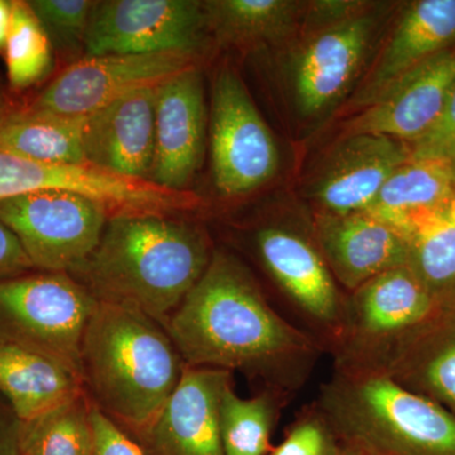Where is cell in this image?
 I'll return each instance as SVG.
<instances>
[{"label":"cell","mask_w":455,"mask_h":455,"mask_svg":"<svg viewBox=\"0 0 455 455\" xmlns=\"http://www.w3.org/2000/svg\"><path fill=\"white\" fill-rule=\"evenodd\" d=\"M9 89L25 92L49 75L52 46L25 0H12V20L4 50Z\"/></svg>","instance_id":"28"},{"label":"cell","mask_w":455,"mask_h":455,"mask_svg":"<svg viewBox=\"0 0 455 455\" xmlns=\"http://www.w3.org/2000/svg\"><path fill=\"white\" fill-rule=\"evenodd\" d=\"M290 398L262 390L253 397H241L235 381L227 386L220 401V435L226 455L271 453V433Z\"/></svg>","instance_id":"26"},{"label":"cell","mask_w":455,"mask_h":455,"mask_svg":"<svg viewBox=\"0 0 455 455\" xmlns=\"http://www.w3.org/2000/svg\"><path fill=\"white\" fill-rule=\"evenodd\" d=\"M35 271L20 239L0 221V280Z\"/></svg>","instance_id":"34"},{"label":"cell","mask_w":455,"mask_h":455,"mask_svg":"<svg viewBox=\"0 0 455 455\" xmlns=\"http://www.w3.org/2000/svg\"><path fill=\"white\" fill-rule=\"evenodd\" d=\"M411 157L449 158L455 149V84L439 118L424 136L409 143Z\"/></svg>","instance_id":"32"},{"label":"cell","mask_w":455,"mask_h":455,"mask_svg":"<svg viewBox=\"0 0 455 455\" xmlns=\"http://www.w3.org/2000/svg\"><path fill=\"white\" fill-rule=\"evenodd\" d=\"M451 163H453L454 169H455V149H454L453 155L451 156Z\"/></svg>","instance_id":"37"},{"label":"cell","mask_w":455,"mask_h":455,"mask_svg":"<svg viewBox=\"0 0 455 455\" xmlns=\"http://www.w3.org/2000/svg\"><path fill=\"white\" fill-rule=\"evenodd\" d=\"M438 307L407 266L371 278L347 293L334 367L383 370L397 344Z\"/></svg>","instance_id":"7"},{"label":"cell","mask_w":455,"mask_h":455,"mask_svg":"<svg viewBox=\"0 0 455 455\" xmlns=\"http://www.w3.org/2000/svg\"><path fill=\"white\" fill-rule=\"evenodd\" d=\"M20 421L4 398H0V455H22Z\"/></svg>","instance_id":"35"},{"label":"cell","mask_w":455,"mask_h":455,"mask_svg":"<svg viewBox=\"0 0 455 455\" xmlns=\"http://www.w3.org/2000/svg\"><path fill=\"white\" fill-rule=\"evenodd\" d=\"M164 328L188 367L244 373L290 400L324 353L272 307L247 266L223 250H214Z\"/></svg>","instance_id":"1"},{"label":"cell","mask_w":455,"mask_h":455,"mask_svg":"<svg viewBox=\"0 0 455 455\" xmlns=\"http://www.w3.org/2000/svg\"><path fill=\"white\" fill-rule=\"evenodd\" d=\"M407 267L438 307L455 302V197L410 226Z\"/></svg>","instance_id":"25"},{"label":"cell","mask_w":455,"mask_h":455,"mask_svg":"<svg viewBox=\"0 0 455 455\" xmlns=\"http://www.w3.org/2000/svg\"><path fill=\"white\" fill-rule=\"evenodd\" d=\"M339 440L319 407H305L271 455H341Z\"/></svg>","instance_id":"31"},{"label":"cell","mask_w":455,"mask_h":455,"mask_svg":"<svg viewBox=\"0 0 455 455\" xmlns=\"http://www.w3.org/2000/svg\"><path fill=\"white\" fill-rule=\"evenodd\" d=\"M156 98L157 88L140 90L85 116L88 164L148 181L155 155Z\"/></svg>","instance_id":"19"},{"label":"cell","mask_w":455,"mask_h":455,"mask_svg":"<svg viewBox=\"0 0 455 455\" xmlns=\"http://www.w3.org/2000/svg\"><path fill=\"white\" fill-rule=\"evenodd\" d=\"M12 20V0H0V52H4Z\"/></svg>","instance_id":"36"},{"label":"cell","mask_w":455,"mask_h":455,"mask_svg":"<svg viewBox=\"0 0 455 455\" xmlns=\"http://www.w3.org/2000/svg\"><path fill=\"white\" fill-rule=\"evenodd\" d=\"M110 215L97 200L42 190L0 202V221L17 235L37 271L70 275L94 252Z\"/></svg>","instance_id":"9"},{"label":"cell","mask_w":455,"mask_h":455,"mask_svg":"<svg viewBox=\"0 0 455 455\" xmlns=\"http://www.w3.org/2000/svg\"><path fill=\"white\" fill-rule=\"evenodd\" d=\"M311 233L335 281L347 293L407 263L405 233L368 212L337 215L315 211Z\"/></svg>","instance_id":"17"},{"label":"cell","mask_w":455,"mask_h":455,"mask_svg":"<svg viewBox=\"0 0 455 455\" xmlns=\"http://www.w3.org/2000/svg\"><path fill=\"white\" fill-rule=\"evenodd\" d=\"M455 84V44L406 74L343 128L350 134H382L412 143L439 118Z\"/></svg>","instance_id":"18"},{"label":"cell","mask_w":455,"mask_h":455,"mask_svg":"<svg viewBox=\"0 0 455 455\" xmlns=\"http://www.w3.org/2000/svg\"><path fill=\"white\" fill-rule=\"evenodd\" d=\"M206 131L208 112L199 68L158 86L155 155L148 181L169 190L188 191L203 164Z\"/></svg>","instance_id":"15"},{"label":"cell","mask_w":455,"mask_h":455,"mask_svg":"<svg viewBox=\"0 0 455 455\" xmlns=\"http://www.w3.org/2000/svg\"><path fill=\"white\" fill-rule=\"evenodd\" d=\"M85 116L38 113L9 108L0 100V147L53 164H89L84 148Z\"/></svg>","instance_id":"24"},{"label":"cell","mask_w":455,"mask_h":455,"mask_svg":"<svg viewBox=\"0 0 455 455\" xmlns=\"http://www.w3.org/2000/svg\"><path fill=\"white\" fill-rule=\"evenodd\" d=\"M194 68L197 56L184 52L85 56L65 68L23 108L85 116L140 90L158 88Z\"/></svg>","instance_id":"11"},{"label":"cell","mask_w":455,"mask_h":455,"mask_svg":"<svg viewBox=\"0 0 455 455\" xmlns=\"http://www.w3.org/2000/svg\"><path fill=\"white\" fill-rule=\"evenodd\" d=\"M205 230L169 215L109 218L94 252L71 272L98 302L146 314L161 325L211 263Z\"/></svg>","instance_id":"2"},{"label":"cell","mask_w":455,"mask_h":455,"mask_svg":"<svg viewBox=\"0 0 455 455\" xmlns=\"http://www.w3.org/2000/svg\"><path fill=\"white\" fill-rule=\"evenodd\" d=\"M455 44V0L407 3L386 31L348 109L376 103L406 74Z\"/></svg>","instance_id":"13"},{"label":"cell","mask_w":455,"mask_h":455,"mask_svg":"<svg viewBox=\"0 0 455 455\" xmlns=\"http://www.w3.org/2000/svg\"><path fill=\"white\" fill-rule=\"evenodd\" d=\"M98 301L64 272L0 280V344L20 347L80 373L84 331Z\"/></svg>","instance_id":"5"},{"label":"cell","mask_w":455,"mask_h":455,"mask_svg":"<svg viewBox=\"0 0 455 455\" xmlns=\"http://www.w3.org/2000/svg\"><path fill=\"white\" fill-rule=\"evenodd\" d=\"M233 373L185 367L167 403L137 438L146 455H226L220 435V401Z\"/></svg>","instance_id":"14"},{"label":"cell","mask_w":455,"mask_h":455,"mask_svg":"<svg viewBox=\"0 0 455 455\" xmlns=\"http://www.w3.org/2000/svg\"><path fill=\"white\" fill-rule=\"evenodd\" d=\"M211 35L197 0L94 2L85 56L110 53L184 52L202 56Z\"/></svg>","instance_id":"12"},{"label":"cell","mask_w":455,"mask_h":455,"mask_svg":"<svg viewBox=\"0 0 455 455\" xmlns=\"http://www.w3.org/2000/svg\"><path fill=\"white\" fill-rule=\"evenodd\" d=\"M410 157L409 143L382 134L340 137L309 187L317 212H366L394 171Z\"/></svg>","instance_id":"16"},{"label":"cell","mask_w":455,"mask_h":455,"mask_svg":"<svg viewBox=\"0 0 455 455\" xmlns=\"http://www.w3.org/2000/svg\"><path fill=\"white\" fill-rule=\"evenodd\" d=\"M27 3L46 32L52 49L62 53L85 50L86 31L94 2L28 0Z\"/></svg>","instance_id":"30"},{"label":"cell","mask_w":455,"mask_h":455,"mask_svg":"<svg viewBox=\"0 0 455 455\" xmlns=\"http://www.w3.org/2000/svg\"><path fill=\"white\" fill-rule=\"evenodd\" d=\"M92 403L85 391L46 414L20 423L22 455H92Z\"/></svg>","instance_id":"27"},{"label":"cell","mask_w":455,"mask_h":455,"mask_svg":"<svg viewBox=\"0 0 455 455\" xmlns=\"http://www.w3.org/2000/svg\"><path fill=\"white\" fill-rule=\"evenodd\" d=\"M341 455H355V454L350 453V451H346V449H344L343 454H341Z\"/></svg>","instance_id":"38"},{"label":"cell","mask_w":455,"mask_h":455,"mask_svg":"<svg viewBox=\"0 0 455 455\" xmlns=\"http://www.w3.org/2000/svg\"><path fill=\"white\" fill-rule=\"evenodd\" d=\"M391 5L373 2L361 13L302 32L289 66L296 112L304 119L322 118L355 88L390 25Z\"/></svg>","instance_id":"6"},{"label":"cell","mask_w":455,"mask_h":455,"mask_svg":"<svg viewBox=\"0 0 455 455\" xmlns=\"http://www.w3.org/2000/svg\"><path fill=\"white\" fill-rule=\"evenodd\" d=\"M185 362L160 323L140 311L98 302L80 349L84 391L122 430L146 429L167 403Z\"/></svg>","instance_id":"3"},{"label":"cell","mask_w":455,"mask_h":455,"mask_svg":"<svg viewBox=\"0 0 455 455\" xmlns=\"http://www.w3.org/2000/svg\"><path fill=\"white\" fill-rule=\"evenodd\" d=\"M383 371L455 415V302L439 307L407 334Z\"/></svg>","instance_id":"20"},{"label":"cell","mask_w":455,"mask_h":455,"mask_svg":"<svg viewBox=\"0 0 455 455\" xmlns=\"http://www.w3.org/2000/svg\"><path fill=\"white\" fill-rule=\"evenodd\" d=\"M254 245L296 325L331 353L343 328L347 292L331 275L313 233L271 224L257 230Z\"/></svg>","instance_id":"8"},{"label":"cell","mask_w":455,"mask_h":455,"mask_svg":"<svg viewBox=\"0 0 455 455\" xmlns=\"http://www.w3.org/2000/svg\"><path fill=\"white\" fill-rule=\"evenodd\" d=\"M84 392L82 377L64 364L20 347L0 344V395L27 423Z\"/></svg>","instance_id":"21"},{"label":"cell","mask_w":455,"mask_h":455,"mask_svg":"<svg viewBox=\"0 0 455 455\" xmlns=\"http://www.w3.org/2000/svg\"><path fill=\"white\" fill-rule=\"evenodd\" d=\"M92 427H94V448L92 455H146L140 444L133 442L100 410L92 405Z\"/></svg>","instance_id":"33"},{"label":"cell","mask_w":455,"mask_h":455,"mask_svg":"<svg viewBox=\"0 0 455 455\" xmlns=\"http://www.w3.org/2000/svg\"><path fill=\"white\" fill-rule=\"evenodd\" d=\"M455 197V169L449 158L410 157L401 164L366 212L407 233L412 221Z\"/></svg>","instance_id":"23"},{"label":"cell","mask_w":455,"mask_h":455,"mask_svg":"<svg viewBox=\"0 0 455 455\" xmlns=\"http://www.w3.org/2000/svg\"><path fill=\"white\" fill-rule=\"evenodd\" d=\"M209 33L235 47L289 44L300 35L307 2L208 0L203 2Z\"/></svg>","instance_id":"22"},{"label":"cell","mask_w":455,"mask_h":455,"mask_svg":"<svg viewBox=\"0 0 455 455\" xmlns=\"http://www.w3.org/2000/svg\"><path fill=\"white\" fill-rule=\"evenodd\" d=\"M211 107L212 179L220 193L245 196L271 181L280 169L276 140L232 68L218 71Z\"/></svg>","instance_id":"10"},{"label":"cell","mask_w":455,"mask_h":455,"mask_svg":"<svg viewBox=\"0 0 455 455\" xmlns=\"http://www.w3.org/2000/svg\"><path fill=\"white\" fill-rule=\"evenodd\" d=\"M315 403L355 455H455V415L386 371L334 367Z\"/></svg>","instance_id":"4"},{"label":"cell","mask_w":455,"mask_h":455,"mask_svg":"<svg viewBox=\"0 0 455 455\" xmlns=\"http://www.w3.org/2000/svg\"><path fill=\"white\" fill-rule=\"evenodd\" d=\"M95 175L88 166L37 163L0 147V202L42 190H66L89 196Z\"/></svg>","instance_id":"29"}]
</instances>
